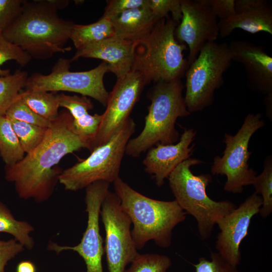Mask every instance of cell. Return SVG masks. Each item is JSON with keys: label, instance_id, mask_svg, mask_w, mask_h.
I'll return each instance as SVG.
<instances>
[{"label": "cell", "instance_id": "6da1fadb", "mask_svg": "<svg viewBox=\"0 0 272 272\" xmlns=\"http://www.w3.org/2000/svg\"><path fill=\"white\" fill-rule=\"evenodd\" d=\"M73 120L68 111L59 112L41 143L20 161L6 166L5 179L14 184L19 197L37 203L47 200L62 172L56 165L66 155L88 149V143L74 132Z\"/></svg>", "mask_w": 272, "mask_h": 272}, {"label": "cell", "instance_id": "7a4b0ae2", "mask_svg": "<svg viewBox=\"0 0 272 272\" xmlns=\"http://www.w3.org/2000/svg\"><path fill=\"white\" fill-rule=\"evenodd\" d=\"M48 1H25L16 20L2 33L31 57L47 59L65 52L75 23L60 18Z\"/></svg>", "mask_w": 272, "mask_h": 272}, {"label": "cell", "instance_id": "3957f363", "mask_svg": "<svg viewBox=\"0 0 272 272\" xmlns=\"http://www.w3.org/2000/svg\"><path fill=\"white\" fill-rule=\"evenodd\" d=\"M113 183L121 208L133 225L131 234L137 249H142L150 240L160 247H169L174 228L186 219L185 213L176 201L147 197L120 177Z\"/></svg>", "mask_w": 272, "mask_h": 272}, {"label": "cell", "instance_id": "277c9868", "mask_svg": "<svg viewBox=\"0 0 272 272\" xmlns=\"http://www.w3.org/2000/svg\"><path fill=\"white\" fill-rule=\"evenodd\" d=\"M177 24L169 17L160 19L146 36L135 42L131 71L138 73L146 84L179 80L185 76L189 64L183 52L188 48L176 39Z\"/></svg>", "mask_w": 272, "mask_h": 272}, {"label": "cell", "instance_id": "5b68a950", "mask_svg": "<svg viewBox=\"0 0 272 272\" xmlns=\"http://www.w3.org/2000/svg\"><path fill=\"white\" fill-rule=\"evenodd\" d=\"M183 89L181 79L157 83L150 95L151 102L144 128L137 137L128 141L127 155L138 157L158 144H171L179 140L175 126L176 120L191 114L185 103Z\"/></svg>", "mask_w": 272, "mask_h": 272}, {"label": "cell", "instance_id": "8992f818", "mask_svg": "<svg viewBox=\"0 0 272 272\" xmlns=\"http://www.w3.org/2000/svg\"><path fill=\"white\" fill-rule=\"evenodd\" d=\"M200 160L189 158L180 164L168 178L169 185L180 207L197 222L201 239L211 237L214 227L223 217L237 207L228 200L215 201L207 194V186L212 182L210 174L195 175L191 166L202 163Z\"/></svg>", "mask_w": 272, "mask_h": 272}, {"label": "cell", "instance_id": "52a82bcc", "mask_svg": "<svg viewBox=\"0 0 272 272\" xmlns=\"http://www.w3.org/2000/svg\"><path fill=\"white\" fill-rule=\"evenodd\" d=\"M135 129L129 117L105 144L94 149L90 155L62 171L59 182L65 190L76 191L92 183L113 182L119 176L126 145Z\"/></svg>", "mask_w": 272, "mask_h": 272}, {"label": "cell", "instance_id": "ba28073f", "mask_svg": "<svg viewBox=\"0 0 272 272\" xmlns=\"http://www.w3.org/2000/svg\"><path fill=\"white\" fill-rule=\"evenodd\" d=\"M232 61L228 43L213 41L203 45L185 74L184 99L190 113L201 111L212 104L215 92L223 85V74Z\"/></svg>", "mask_w": 272, "mask_h": 272}, {"label": "cell", "instance_id": "9c48e42d", "mask_svg": "<svg viewBox=\"0 0 272 272\" xmlns=\"http://www.w3.org/2000/svg\"><path fill=\"white\" fill-rule=\"evenodd\" d=\"M264 124L260 113H249L235 135L225 133L223 156L215 157L211 171L213 175L226 176L225 191L241 193L244 186L252 185L257 172L248 162L252 153L248 150L249 143L253 134Z\"/></svg>", "mask_w": 272, "mask_h": 272}, {"label": "cell", "instance_id": "30bf717a", "mask_svg": "<svg viewBox=\"0 0 272 272\" xmlns=\"http://www.w3.org/2000/svg\"><path fill=\"white\" fill-rule=\"evenodd\" d=\"M71 63L70 59L61 57L50 74H32L27 78L25 90L77 93L91 97L106 107L109 93L105 87L103 78L110 72L109 65L103 61L89 71L72 72L70 71Z\"/></svg>", "mask_w": 272, "mask_h": 272}, {"label": "cell", "instance_id": "8fae6325", "mask_svg": "<svg viewBox=\"0 0 272 272\" xmlns=\"http://www.w3.org/2000/svg\"><path fill=\"white\" fill-rule=\"evenodd\" d=\"M105 232L104 253L109 272H124L139 254L131 234V222L115 192L108 191L101 208Z\"/></svg>", "mask_w": 272, "mask_h": 272}, {"label": "cell", "instance_id": "7c38bea8", "mask_svg": "<svg viewBox=\"0 0 272 272\" xmlns=\"http://www.w3.org/2000/svg\"><path fill=\"white\" fill-rule=\"evenodd\" d=\"M110 183L98 181L86 189V212L87 225L80 242L75 246L60 245L49 241L47 249L59 254L64 251L77 252L84 260L86 272H104L102 259L104 253L103 241L99 228V217L102 202L108 193Z\"/></svg>", "mask_w": 272, "mask_h": 272}, {"label": "cell", "instance_id": "4fadbf2b", "mask_svg": "<svg viewBox=\"0 0 272 272\" xmlns=\"http://www.w3.org/2000/svg\"><path fill=\"white\" fill-rule=\"evenodd\" d=\"M145 85L141 75L132 71L117 78L112 90L109 93L106 110L102 114L98 130L89 142L88 149L91 152L107 143L129 118Z\"/></svg>", "mask_w": 272, "mask_h": 272}, {"label": "cell", "instance_id": "5bb4252c", "mask_svg": "<svg viewBox=\"0 0 272 272\" xmlns=\"http://www.w3.org/2000/svg\"><path fill=\"white\" fill-rule=\"evenodd\" d=\"M181 5L182 16L175 37L179 43L188 46L187 59L190 64L207 42L216 41L219 28L217 17L201 0H181Z\"/></svg>", "mask_w": 272, "mask_h": 272}, {"label": "cell", "instance_id": "9a60e30c", "mask_svg": "<svg viewBox=\"0 0 272 272\" xmlns=\"http://www.w3.org/2000/svg\"><path fill=\"white\" fill-rule=\"evenodd\" d=\"M262 204L261 197L254 192L217 224L220 231L216 248L233 266L237 267L241 261L240 244L248 234L252 218L259 213Z\"/></svg>", "mask_w": 272, "mask_h": 272}, {"label": "cell", "instance_id": "2e32d148", "mask_svg": "<svg viewBox=\"0 0 272 272\" xmlns=\"http://www.w3.org/2000/svg\"><path fill=\"white\" fill-rule=\"evenodd\" d=\"M228 46L232 60L244 67L248 87L265 96L272 94V57L263 46L245 40H232Z\"/></svg>", "mask_w": 272, "mask_h": 272}, {"label": "cell", "instance_id": "e0dca14e", "mask_svg": "<svg viewBox=\"0 0 272 272\" xmlns=\"http://www.w3.org/2000/svg\"><path fill=\"white\" fill-rule=\"evenodd\" d=\"M196 133L194 128L185 129L176 144H158L149 149L143 163L145 172L152 176L157 186H162L176 167L190 158L194 148L190 145Z\"/></svg>", "mask_w": 272, "mask_h": 272}, {"label": "cell", "instance_id": "ac0fdd59", "mask_svg": "<svg viewBox=\"0 0 272 272\" xmlns=\"http://www.w3.org/2000/svg\"><path fill=\"white\" fill-rule=\"evenodd\" d=\"M235 14L219 20L221 37H227L236 29L251 34L260 32L272 35V6L265 0H236Z\"/></svg>", "mask_w": 272, "mask_h": 272}, {"label": "cell", "instance_id": "d6986e66", "mask_svg": "<svg viewBox=\"0 0 272 272\" xmlns=\"http://www.w3.org/2000/svg\"><path fill=\"white\" fill-rule=\"evenodd\" d=\"M135 46V42L113 36L77 50L70 60L72 62L80 57L102 59L118 78L131 71Z\"/></svg>", "mask_w": 272, "mask_h": 272}, {"label": "cell", "instance_id": "ffe728a7", "mask_svg": "<svg viewBox=\"0 0 272 272\" xmlns=\"http://www.w3.org/2000/svg\"><path fill=\"white\" fill-rule=\"evenodd\" d=\"M114 36L137 42L146 36L160 20L148 5L126 11L111 20Z\"/></svg>", "mask_w": 272, "mask_h": 272}, {"label": "cell", "instance_id": "44dd1931", "mask_svg": "<svg viewBox=\"0 0 272 272\" xmlns=\"http://www.w3.org/2000/svg\"><path fill=\"white\" fill-rule=\"evenodd\" d=\"M114 36L111 20L101 17L98 21L88 25L75 24L70 39L77 50Z\"/></svg>", "mask_w": 272, "mask_h": 272}, {"label": "cell", "instance_id": "7402d4cb", "mask_svg": "<svg viewBox=\"0 0 272 272\" xmlns=\"http://www.w3.org/2000/svg\"><path fill=\"white\" fill-rule=\"evenodd\" d=\"M34 230L28 222L17 220L8 207L0 200V233L11 235L25 248L31 250L35 242L30 234Z\"/></svg>", "mask_w": 272, "mask_h": 272}, {"label": "cell", "instance_id": "603a6c76", "mask_svg": "<svg viewBox=\"0 0 272 272\" xmlns=\"http://www.w3.org/2000/svg\"><path fill=\"white\" fill-rule=\"evenodd\" d=\"M20 97L29 107L42 117L52 121L57 117L59 107L58 94L25 90L21 91Z\"/></svg>", "mask_w": 272, "mask_h": 272}, {"label": "cell", "instance_id": "cb8c5ba5", "mask_svg": "<svg viewBox=\"0 0 272 272\" xmlns=\"http://www.w3.org/2000/svg\"><path fill=\"white\" fill-rule=\"evenodd\" d=\"M24 154L11 121L5 116H0V156L6 166L20 161Z\"/></svg>", "mask_w": 272, "mask_h": 272}, {"label": "cell", "instance_id": "d4e9b609", "mask_svg": "<svg viewBox=\"0 0 272 272\" xmlns=\"http://www.w3.org/2000/svg\"><path fill=\"white\" fill-rule=\"evenodd\" d=\"M28 74L27 72L17 71L13 74L0 76V116L5 114L25 87Z\"/></svg>", "mask_w": 272, "mask_h": 272}, {"label": "cell", "instance_id": "484cf974", "mask_svg": "<svg viewBox=\"0 0 272 272\" xmlns=\"http://www.w3.org/2000/svg\"><path fill=\"white\" fill-rule=\"evenodd\" d=\"M252 185L255 193L260 195L262 204L259 213L264 218L269 216L272 212V157L267 156L264 161L263 169L256 175Z\"/></svg>", "mask_w": 272, "mask_h": 272}, {"label": "cell", "instance_id": "4316f807", "mask_svg": "<svg viewBox=\"0 0 272 272\" xmlns=\"http://www.w3.org/2000/svg\"><path fill=\"white\" fill-rule=\"evenodd\" d=\"M10 121L21 147L26 154L31 152L41 143L48 128L20 121Z\"/></svg>", "mask_w": 272, "mask_h": 272}, {"label": "cell", "instance_id": "83f0119b", "mask_svg": "<svg viewBox=\"0 0 272 272\" xmlns=\"http://www.w3.org/2000/svg\"><path fill=\"white\" fill-rule=\"evenodd\" d=\"M171 264V259L167 255L139 253L124 272H166Z\"/></svg>", "mask_w": 272, "mask_h": 272}, {"label": "cell", "instance_id": "f1b7e54d", "mask_svg": "<svg viewBox=\"0 0 272 272\" xmlns=\"http://www.w3.org/2000/svg\"><path fill=\"white\" fill-rule=\"evenodd\" d=\"M5 116L10 120L22 121L44 127H48L51 123L29 107L21 99L20 94Z\"/></svg>", "mask_w": 272, "mask_h": 272}, {"label": "cell", "instance_id": "f546056e", "mask_svg": "<svg viewBox=\"0 0 272 272\" xmlns=\"http://www.w3.org/2000/svg\"><path fill=\"white\" fill-rule=\"evenodd\" d=\"M32 57L18 46L7 40L0 33V76L10 74V70L2 69V65L9 60H15L21 66L28 64Z\"/></svg>", "mask_w": 272, "mask_h": 272}, {"label": "cell", "instance_id": "4dcf8cb0", "mask_svg": "<svg viewBox=\"0 0 272 272\" xmlns=\"http://www.w3.org/2000/svg\"><path fill=\"white\" fill-rule=\"evenodd\" d=\"M102 118V114L89 113L78 119H73L72 129L74 132L88 143L95 137Z\"/></svg>", "mask_w": 272, "mask_h": 272}, {"label": "cell", "instance_id": "1f68e13d", "mask_svg": "<svg viewBox=\"0 0 272 272\" xmlns=\"http://www.w3.org/2000/svg\"><path fill=\"white\" fill-rule=\"evenodd\" d=\"M59 107L65 108L73 119L79 118L93 108V103L86 96H70L62 93L58 94Z\"/></svg>", "mask_w": 272, "mask_h": 272}, {"label": "cell", "instance_id": "d6a6232c", "mask_svg": "<svg viewBox=\"0 0 272 272\" xmlns=\"http://www.w3.org/2000/svg\"><path fill=\"white\" fill-rule=\"evenodd\" d=\"M181 0H148V6L152 13L159 20L169 17L177 23L181 20Z\"/></svg>", "mask_w": 272, "mask_h": 272}, {"label": "cell", "instance_id": "836d02e7", "mask_svg": "<svg viewBox=\"0 0 272 272\" xmlns=\"http://www.w3.org/2000/svg\"><path fill=\"white\" fill-rule=\"evenodd\" d=\"M192 265L195 272H239L237 267L227 262L218 252L211 253V260L201 257L197 263Z\"/></svg>", "mask_w": 272, "mask_h": 272}, {"label": "cell", "instance_id": "e575fe53", "mask_svg": "<svg viewBox=\"0 0 272 272\" xmlns=\"http://www.w3.org/2000/svg\"><path fill=\"white\" fill-rule=\"evenodd\" d=\"M24 0H0V33H3L20 14Z\"/></svg>", "mask_w": 272, "mask_h": 272}, {"label": "cell", "instance_id": "d590c367", "mask_svg": "<svg viewBox=\"0 0 272 272\" xmlns=\"http://www.w3.org/2000/svg\"><path fill=\"white\" fill-rule=\"evenodd\" d=\"M148 0H111L102 17L111 20L115 16L129 10L147 6Z\"/></svg>", "mask_w": 272, "mask_h": 272}, {"label": "cell", "instance_id": "8d00e7d4", "mask_svg": "<svg viewBox=\"0 0 272 272\" xmlns=\"http://www.w3.org/2000/svg\"><path fill=\"white\" fill-rule=\"evenodd\" d=\"M25 247L16 239L0 240V272H5L8 262L25 250Z\"/></svg>", "mask_w": 272, "mask_h": 272}, {"label": "cell", "instance_id": "74e56055", "mask_svg": "<svg viewBox=\"0 0 272 272\" xmlns=\"http://www.w3.org/2000/svg\"><path fill=\"white\" fill-rule=\"evenodd\" d=\"M208 5L220 20L226 19L235 14V0H201Z\"/></svg>", "mask_w": 272, "mask_h": 272}, {"label": "cell", "instance_id": "f35d334b", "mask_svg": "<svg viewBox=\"0 0 272 272\" xmlns=\"http://www.w3.org/2000/svg\"><path fill=\"white\" fill-rule=\"evenodd\" d=\"M16 272H36V267L31 261L22 260L17 264Z\"/></svg>", "mask_w": 272, "mask_h": 272}, {"label": "cell", "instance_id": "ab89813d", "mask_svg": "<svg viewBox=\"0 0 272 272\" xmlns=\"http://www.w3.org/2000/svg\"><path fill=\"white\" fill-rule=\"evenodd\" d=\"M264 104L266 116L269 119H272V94L266 95L264 98Z\"/></svg>", "mask_w": 272, "mask_h": 272}, {"label": "cell", "instance_id": "60d3db41", "mask_svg": "<svg viewBox=\"0 0 272 272\" xmlns=\"http://www.w3.org/2000/svg\"><path fill=\"white\" fill-rule=\"evenodd\" d=\"M51 4H52L57 10L63 9L66 7L69 3V1H48Z\"/></svg>", "mask_w": 272, "mask_h": 272}, {"label": "cell", "instance_id": "b9f144b4", "mask_svg": "<svg viewBox=\"0 0 272 272\" xmlns=\"http://www.w3.org/2000/svg\"><path fill=\"white\" fill-rule=\"evenodd\" d=\"M80 272H86V271H80Z\"/></svg>", "mask_w": 272, "mask_h": 272}]
</instances>
